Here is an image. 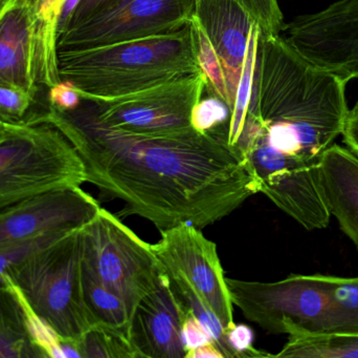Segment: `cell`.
<instances>
[{
    "label": "cell",
    "mask_w": 358,
    "mask_h": 358,
    "mask_svg": "<svg viewBox=\"0 0 358 358\" xmlns=\"http://www.w3.org/2000/svg\"><path fill=\"white\" fill-rule=\"evenodd\" d=\"M185 358H225V357L215 343H210L189 351L185 354Z\"/></svg>",
    "instance_id": "34"
},
{
    "label": "cell",
    "mask_w": 358,
    "mask_h": 358,
    "mask_svg": "<svg viewBox=\"0 0 358 358\" xmlns=\"http://www.w3.org/2000/svg\"><path fill=\"white\" fill-rule=\"evenodd\" d=\"M201 71L192 20L170 33L58 54L60 81L96 98L125 96Z\"/></svg>",
    "instance_id": "3"
},
{
    "label": "cell",
    "mask_w": 358,
    "mask_h": 358,
    "mask_svg": "<svg viewBox=\"0 0 358 358\" xmlns=\"http://www.w3.org/2000/svg\"><path fill=\"white\" fill-rule=\"evenodd\" d=\"M195 0H115L84 22L58 34L57 54L162 35L194 16Z\"/></svg>",
    "instance_id": "7"
},
{
    "label": "cell",
    "mask_w": 358,
    "mask_h": 358,
    "mask_svg": "<svg viewBox=\"0 0 358 358\" xmlns=\"http://www.w3.org/2000/svg\"><path fill=\"white\" fill-rule=\"evenodd\" d=\"M181 342H182L185 354L198 347L215 343L208 330L189 312L181 327Z\"/></svg>",
    "instance_id": "30"
},
{
    "label": "cell",
    "mask_w": 358,
    "mask_h": 358,
    "mask_svg": "<svg viewBox=\"0 0 358 358\" xmlns=\"http://www.w3.org/2000/svg\"><path fill=\"white\" fill-rule=\"evenodd\" d=\"M342 136L349 149L358 156V103L349 111Z\"/></svg>",
    "instance_id": "33"
},
{
    "label": "cell",
    "mask_w": 358,
    "mask_h": 358,
    "mask_svg": "<svg viewBox=\"0 0 358 358\" xmlns=\"http://www.w3.org/2000/svg\"><path fill=\"white\" fill-rule=\"evenodd\" d=\"M82 97L76 88L65 82L48 88L46 102L50 106L59 109H73L81 102Z\"/></svg>",
    "instance_id": "32"
},
{
    "label": "cell",
    "mask_w": 358,
    "mask_h": 358,
    "mask_svg": "<svg viewBox=\"0 0 358 358\" xmlns=\"http://www.w3.org/2000/svg\"><path fill=\"white\" fill-rule=\"evenodd\" d=\"M71 231L50 233V235L36 237V239L31 240V241L0 248V282H3L2 277H3V275H6L13 267L17 266L19 263L29 258L31 254L37 252V250L58 241L59 239L64 237Z\"/></svg>",
    "instance_id": "28"
},
{
    "label": "cell",
    "mask_w": 358,
    "mask_h": 358,
    "mask_svg": "<svg viewBox=\"0 0 358 358\" xmlns=\"http://www.w3.org/2000/svg\"><path fill=\"white\" fill-rule=\"evenodd\" d=\"M260 32V27L255 22L250 29L248 50H246L245 59H244L243 67H242L241 77L238 83L231 119L227 124V143L235 149H237L238 142H239L240 137L243 132L246 117H248V111L252 104Z\"/></svg>",
    "instance_id": "22"
},
{
    "label": "cell",
    "mask_w": 358,
    "mask_h": 358,
    "mask_svg": "<svg viewBox=\"0 0 358 358\" xmlns=\"http://www.w3.org/2000/svg\"><path fill=\"white\" fill-rule=\"evenodd\" d=\"M193 18L218 55L231 111L255 21L237 0H195Z\"/></svg>",
    "instance_id": "14"
},
{
    "label": "cell",
    "mask_w": 358,
    "mask_h": 358,
    "mask_svg": "<svg viewBox=\"0 0 358 358\" xmlns=\"http://www.w3.org/2000/svg\"><path fill=\"white\" fill-rule=\"evenodd\" d=\"M0 358H43L29 338L20 303L4 281L0 282Z\"/></svg>",
    "instance_id": "19"
},
{
    "label": "cell",
    "mask_w": 358,
    "mask_h": 358,
    "mask_svg": "<svg viewBox=\"0 0 358 358\" xmlns=\"http://www.w3.org/2000/svg\"><path fill=\"white\" fill-rule=\"evenodd\" d=\"M85 182L81 158L52 124L12 128L0 141V210Z\"/></svg>",
    "instance_id": "5"
},
{
    "label": "cell",
    "mask_w": 358,
    "mask_h": 358,
    "mask_svg": "<svg viewBox=\"0 0 358 358\" xmlns=\"http://www.w3.org/2000/svg\"><path fill=\"white\" fill-rule=\"evenodd\" d=\"M81 358H138L129 336L94 326L77 343Z\"/></svg>",
    "instance_id": "24"
},
{
    "label": "cell",
    "mask_w": 358,
    "mask_h": 358,
    "mask_svg": "<svg viewBox=\"0 0 358 358\" xmlns=\"http://www.w3.org/2000/svg\"><path fill=\"white\" fill-rule=\"evenodd\" d=\"M260 184V193L307 230L329 225L332 216L324 193L321 162H294L262 179Z\"/></svg>",
    "instance_id": "15"
},
{
    "label": "cell",
    "mask_w": 358,
    "mask_h": 358,
    "mask_svg": "<svg viewBox=\"0 0 358 358\" xmlns=\"http://www.w3.org/2000/svg\"><path fill=\"white\" fill-rule=\"evenodd\" d=\"M80 228L34 252L6 273L33 310L61 338L76 343L94 327L84 300Z\"/></svg>",
    "instance_id": "4"
},
{
    "label": "cell",
    "mask_w": 358,
    "mask_h": 358,
    "mask_svg": "<svg viewBox=\"0 0 358 358\" xmlns=\"http://www.w3.org/2000/svg\"><path fill=\"white\" fill-rule=\"evenodd\" d=\"M187 311L170 288L167 273L134 312L130 338L138 358H185L181 327Z\"/></svg>",
    "instance_id": "13"
},
{
    "label": "cell",
    "mask_w": 358,
    "mask_h": 358,
    "mask_svg": "<svg viewBox=\"0 0 358 358\" xmlns=\"http://www.w3.org/2000/svg\"><path fill=\"white\" fill-rule=\"evenodd\" d=\"M46 95L36 98L23 90L0 85V123L23 128L43 123Z\"/></svg>",
    "instance_id": "23"
},
{
    "label": "cell",
    "mask_w": 358,
    "mask_h": 358,
    "mask_svg": "<svg viewBox=\"0 0 358 358\" xmlns=\"http://www.w3.org/2000/svg\"><path fill=\"white\" fill-rule=\"evenodd\" d=\"M231 302L248 321L266 331L283 334L282 322L322 331L329 308L326 275H292L273 283L227 279Z\"/></svg>",
    "instance_id": "8"
},
{
    "label": "cell",
    "mask_w": 358,
    "mask_h": 358,
    "mask_svg": "<svg viewBox=\"0 0 358 358\" xmlns=\"http://www.w3.org/2000/svg\"><path fill=\"white\" fill-rule=\"evenodd\" d=\"M2 279L20 303L29 338L36 348L41 353L42 357L43 358H81L77 343L61 338L58 332L48 322L40 317L29 306L22 292L15 285L14 282L8 275H3Z\"/></svg>",
    "instance_id": "21"
},
{
    "label": "cell",
    "mask_w": 358,
    "mask_h": 358,
    "mask_svg": "<svg viewBox=\"0 0 358 358\" xmlns=\"http://www.w3.org/2000/svg\"><path fill=\"white\" fill-rule=\"evenodd\" d=\"M12 128H15V126L4 125V124L0 123V141L3 140L8 136Z\"/></svg>",
    "instance_id": "35"
},
{
    "label": "cell",
    "mask_w": 358,
    "mask_h": 358,
    "mask_svg": "<svg viewBox=\"0 0 358 358\" xmlns=\"http://www.w3.org/2000/svg\"><path fill=\"white\" fill-rule=\"evenodd\" d=\"M115 1V0H77L75 6L61 25L59 33L63 29H71L84 22Z\"/></svg>",
    "instance_id": "31"
},
{
    "label": "cell",
    "mask_w": 358,
    "mask_h": 358,
    "mask_svg": "<svg viewBox=\"0 0 358 358\" xmlns=\"http://www.w3.org/2000/svg\"><path fill=\"white\" fill-rule=\"evenodd\" d=\"M204 74L179 78L113 98L88 99L101 121L136 134H172L191 128L194 106L206 88Z\"/></svg>",
    "instance_id": "9"
},
{
    "label": "cell",
    "mask_w": 358,
    "mask_h": 358,
    "mask_svg": "<svg viewBox=\"0 0 358 358\" xmlns=\"http://www.w3.org/2000/svg\"><path fill=\"white\" fill-rule=\"evenodd\" d=\"M285 346L273 357L358 358V332L309 331L290 319L282 322Z\"/></svg>",
    "instance_id": "17"
},
{
    "label": "cell",
    "mask_w": 358,
    "mask_h": 358,
    "mask_svg": "<svg viewBox=\"0 0 358 358\" xmlns=\"http://www.w3.org/2000/svg\"><path fill=\"white\" fill-rule=\"evenodd\" d=\"M43 123L73 145L86 182L123 201V216H142L159 230L181 223L204 228L261 191L250 160L227 143V128L136 134L101 121L84 97L73 109L48 105Z\"/></svg>",
    "instance_id": "1"
},
{
    "label": "cell",
    "mask_w": 358,
    "mask_h": 358,
    "mask_svg": "<svg viewBox=\"0 0 358 358\" xmlns=\"http://www.w3.org/2000/svg\"><path fill=\"white\" fill-rule=\"evenodd\" d=\"M321 174L330 214L358 249V156L334 143L322 158Z\"/></svg>",
    "instance_id": "16"
},
{
    "label": "cell",
    "mask_w": 358,
    "mask_h": 358,
    "mask_svg": "<svg viewBox=\"0 0 358 358\" xmlns=\"http://www.w3.org/2000/svg\"><path fill=\"white\" fill-rule=\"evenodd\" d=\"M0 85L43 98L37 20L29 0H12L0 14Z\"/></svg>",
    "instance_id": "12"
},
{
    "label": "cell",
    "mask_w": 358,
    "mask_h": 358,
    "mask_svg": "<svg viewBox=\"0 0 358 358\" xmlns=\"http://www.w3.org/2000/svg\"><path fill=\"white\" fill-rule=\"evenodd\" d=\"M80 187L57 189L0 210V248L80 228L100 209Z\"/></svg>",
    "instance_id": "11"
},
{
    "label": "cell",
    "mask_w": 358,
    "mask_h": 358,
    "mask_svg": "<svg viewBox=\"0 0 358 358\" xmlns=\"http://www.w3.org/2000/svg\"><path fill=\"white\" fill-rule=\"evenodd\" d=\"M153 248L166 270L182 277L225 330L235 325L234 304L216 244L206 239L197 227L181 223L161 230V239Z\"/></svg>",
    "instance_id": "10"
},
{
    "label": "cell",
    "mask_w": 358,
    "mask_h": 358,
    "mask_svg": "<svg viewBox=\"0 0 358 358\" xmlns=\"http://www.w3.org/2000/svg\"><path fill=\"white\" fill-rule=\"evenodd\" d=\"M10 1H12V0H0V14L3 12L4 8L8 6V4H10Z\"/></svg>",
    "instance_id": "36"
},
{
    "label": "cell",
    "mask_w": 358,
    "mask_h": 358,
    "mask_svg": "<svg viewBox=\"0 0 358 358\" xmlns=\"http://www.w3.org/2000/svg\"><path fill=\"white\" fill-rule=\"evenodd\" d=\"M80 239L82 265L120 294L132 312L166 273L152 244L103 207L80 228Z\"/></svg>",
    "instance_id": "6"
},
{
    "label": "cell",
    "mask_w": 358,
    "mask_h": 358,
    "mask_svg": "<svg viewBox=\"0 0 358 358\" xmlns=\"http://www.w3.org/2000/svg\"><path fill=\"white\" fill-rule=\"evenodd\" d=\"M84 300L94 326L129 336L134 312L123 298L101 283L82 265Z\"/></svg>",
    "instance_id": "18"
},
{
    "label": "cell",
    "mask_w": 358,
    "mask_h": 358,
    "mask_svg": "<svg viewBox=\"0 0 358 358\" xmlns=\"http://www.w3.org/2000/svg\"><path fill=\"white\" fill-rule=\"evenodd\" d=\"M329 308L322 331L358 332V277L326 275Z\"/></svg>",
    "instance_id": "20"
},
{
    "label": "cell",
    "mask_w": 358,
    "mask_h": 358,
    "mask_svg": "<svg viewBox=\"0 0 358 358\" xmlns=\"http://www.w3.org/2000/svg\"><path fill=\"white\" fill-rule=\"evenodd\" d=\"M248 11L261 33L279 35L284 27V17L279 0H237Z\"/></svg>",
    "instance_id": "27"
},
{
    "label": "cell",
    "mask_w": 358,
    "mask_h": 358,
    "mask_svg": "<svg viewBox=\"0 0 358 358\" xmlns=\"http://www.w3.org/2000/svg\"><path fill=\"white\" fill-rule=\"evenodd\" d=\"M231 111L229 105L216 96L200 100L194 106L191 126L199 132H208L220 128H227Z\"/></svg>",
    "instance_id": "26"
},
{
    "label": "cell",
    "mask_w": 358,
    "mask_h": 358,
    "mask_svg": "<svg viewBox=\"0 0 358 358\" xmlns=\"http://www.w3.org/2000/svg\"><path fill=\"white\" fill-rule=\"evenodd\" d=\"M355 79H357V80H358V76H357V78H355Z\"/></svg>",
    "instance_id": "38"
},
{
    "label": "cell",
    "mask_w": 358,
    "mask_h": 358,
    "mask_svg": "<svg viewBox=\"0 0 358 358\" xmlns=\"http://www.w3.org/2000/svg\"><path fill=\"white\" fill-rule=\"evenodd\" d=\"M192 21H193L194 29H195L198 62H199L200 69L206 76V82H208L206 88L210 90V95L218 97L221 100L224 101L231 109L224 71H223L218 55L215 52L208 36L204 33L202 27L198 25L197 21L194 18H192Z\"/></svg>",
    "instance_id": "25"
},
{
    "label": "cell",
    "mask_w": 358,
    "mask_h": 358,
    "mask_svg": "<svg viewBox=\"0 0 358 358\" xmlns=\"http://www.w3.org/2000/svg\"><path fill=\"white\" fill-rule=\"evenodd\" d=\"M31 1H33V0H29V2H31Z\"/></svg>",
    "instance_id": "37"
},
{
    "label": "cell",
    "mask_w": 358,
    "mask_h": 358,
    "mask_svg": "<svg viewBox=\"0 0 358 358\" xmlns=\"http://www.w3.org/2000/svg\"><path fill=\"white\" fill-rule=\"evenodd\" d=\"M342 77L305 58L282 36L260 32L250 113L262 139L282 155L321 162L348 119Z\"/></svg>",
    "instance_id": "2"
},
{
    "label": "cell",
    "mask_w": 358,
    "mask_h": 358,
    "mask_svg": "<svg viewBox=\"0 0 358 358\" xmlns=\"http://www.w3.org/2000/svg\"><path fill=\"white\" fill-rule=\"evenodd\" d=\"M227 342L235 358L238 357H273V354L262 352L254 348V331L243 324H235L225 330Z\"/></svg>",
    "instance_id": "29"
}]
</instances>
